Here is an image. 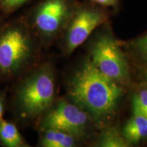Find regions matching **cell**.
<instances>
[{
	"mask_svg": "<svg viewBox=\"0 0 147 147\" xmlns=\"http://www.w3.org/2000/svg\"><path fill=\"white\" fill-rule=\"evenodd\" d=\"M145 79H146V81L147 82V71L145 73Z\"/></svg>",
	"mask_w": 147,
	"mask_h": 147,
	"instance_id": "cell-18",
	"label": "cell"
},
{
	"mask_svg": "<svg viewBox=\"0 0 147 147\" xmlns=\"http://www.w3.org/2000/svg\"><path fill=\"white\" fill-rule=\"evenodd\" d=\"M7 18L8 17H7L6 15L4 14V12H3L2 9H1V6H0V26H1V24L6 20Z\"/></svg>",
	"mask_w": 147,
	"mask_h": 147,
	"instance_id": "cell-17",
	"label": "cell"
},
{
	"mask_svg": "<svg viewBox=\"0 0 147 147\" xmlns=\"http://www.w3.org/2000/svg\"><path fill=\"white\" fill-rule=\"evenodd\" d=\"M9 87L0 90V121L3 119V116L8 108V95Z\"/></svg>",
	"mask_w": 147,
	"mask_h": 147,
	"instance_id": "cell-15",
	"label": "cell"
},
{
	"mask_svg": "<svg viewBox=\"0 0 147 147\" xmlns=\"http://www.w3.org/2000/svg\"><path fill=\"white\" fill-rule=\"evenodd\" d=\"M110 16L107 8L87 0L79 1L59 40L62 53L65 55H71L87 41L95 29L108 23Z\"/></svg>",
	"mask_w": 147,
	"mask_h": 147,
	"instance_id": "cell-5",
	"label": "cell"
},
{
	"mask_svg": "<svg viewBox=\"0 0 147 147\" xmlns=\"http://www.w3.org/2000/svg\"><path fill=\"white\" fill-rule=\"evenodd\" d=\"M131 48L137 56L147 63V34L132 42Z\"/></svg>",
	"mask_w": 147,
	"mask_h": 147,
	"instance_id": "cell-14",
	"label": "cell"
},
{
	"mask_svg": "<svg viewBox=\"0 0 147 147\" xmlns=\"http://www.w3.org/2000/svg\"><path fill=\"white\" fill-rule=\"evenodd\" d=\"M101 32L89 45V57L95 67L105 76L122 85L129 80L126 59L111 33Z\"/></svg>",
	"mask_w": 147,
	"mask_h": 147,
	"instance_id": "cell-7",
	"label": "cell"
},
{
	"mask_svg": "<svg viewBox=\"0 0 147 147\" xmlns=\"http://www.w3.org/2000/svg\"><path fill=\"white\" fill-rule=\"evenodd\" d=\"M65 84L67 96L87 110L97 126L115 115L124 93L122 85L101 72L88 56L69 74Z\"/></svg>",
	"mask_w": 147,
	"mask_h": 147,
	"instance_id": "cell-2",
	"label": "cell"
},
{
	"mask_svg": "<svg viewBox=\"0 0 147 147\" xmlns=\"http://www.w3.org/2000/svg\"><path fill=\"white\" fill-rule=\"evenodd\" d=\"M0 145L3 147H30L13 120L0 121Z\"/></svg>",
	"mask_w": 147,
	"mask_h": 147,
	"instance_id": "cell-9",
	"label": "cell"
},
{
	"mask_svg": "<svg viewBox=\"0 0 147 147\" xmlns=\"http://www.w3.org/2000/svg\"><path fill=\"white\" fill-rule=\"evenodd\" d=\"M44 49L21 15L0 26V84L12 83L43 60Z\"/></svg>",
	"mask_w": 147,
	"mask_h": 147,
	"instance_id": "cell-3",
	"label": "cell"
},
{
	"mask_svg": "<svg viewBox=\"0 0 147 147\" xmlns=\"http://www.w3.org/2000/svg\"><path fill=\"white\" fill-rule=\"evenodd\" d=\"M98 146L104 147H126L129 146L127 141L123 134H121L115 127L108 129L102 133L97 143Z\"/></svg>",
	"mask_w": 147,
	"mask_h": 147,
	"instance_id": "cell-11",
	"label": "cell"
},
{
	"mask_svg": "<svg viewBox=\"0 0 147 147\" xmlns=\"http://www.w3.org/2000/svg\"><path fill=\"white\" fill-rule=\"evenodd\" d=\"M133 111L147 117V89L141 90L134 95L133 99Z\"/></svg>",
	"mask_w": 147,
	"mask_h": 147,
	"instance_id": "cell-12",
	"label": "cell"
},
{
	"mask_svg": "<svg viewBox=\"0 0 147 147\" xmlns=\"http://www.w3.org/2000/svg\"><path fill=\"white\" fill-rule=\"evenodd\" d=\"M8 109L18 125L33 127L57 98L56 69L46 59L11 83Z\"/></svg>",
	"mask_w": 147,
	"mask_h": 147,
	"instance_id": "cell-1",
	"label": "cell"
},
{
	"mask_svg": "<svg viewBox=\"0 0 147 147\" xmlns=\"http://www.w3.org/2000/svg\"><path fill=\"white\" fill-rule=\"evenodd\" d=\"M93 124L94 119L87 110L67 96L57 98L35 129H59L86 140Z\"/></svg>",
	"mask_w": 147,
	"mask_h": 147,
	"instance_id": "cell-6",
	"label": "cell"
},
{
	"mask_svg": "<svg viewBox=\"0 0 147 147\" xmlns=\"http://www.w3.org/2000/svg\"><path fill=\"white\" fill-rule=\"evenodd\" d=\"M38 147H76L84 141L72 134L55 128L46 127L37 130Z\"/></svg>",
	"mask_w": 147,
	"mask_h": 147,
	"instance_id": "cell-8",
	"label": "cell"
},
{
	"mask_svg": "<svg viewBox=\"0 0 147 147\" xmlns=\"http://www.w3.org/2000/svg\"><path fill=\"white\" fill-rule=\"evenodd\" d=\"M123 136L129 144L137 143L147 137V117L134 113L133 117L125 125Z\"/></svg>",
	"mask_w": 147,
	"mask_h": 147,
	"instance_id": "cell-10",
	"label": "cell"
},
{
	"mask_svg": "<svg viewBox=\"0 0 147 147\" xmlns=\"http://www.w3.org/2000/svg\"><path fill=\"white\" fill-rule=\"evenodd\" d=\"M33 0H0V6L7 17Z\"/></svg>",
	"mask_w": 147,
	"mask_h": 147,
	"instance_id": "cell-13",
	"label": "cell"
},
{
	"mask_svg": "<svg viewBox=\"0 0 147 147\" xmlns=\"http://www.w3.org/2000/svg\"><path fill=\"white\" fill-rule=\"evenodd\" d=\"M95 4L104 7V8H113L116 9L118 7L119 0H87Z\"/></svg>",
	"mask_w": 147,
	"mask_h": 147,
	"instance_id": "cell-16",
	"label": "cell"
},
{
	"mask_svg": "<svg viewBox=\"0 0 147 147\" xmlns=\"http://www.w3.org/2000/svg\"><path fill=\"white\" fill-rule=\"evenodd\" d=\"M78 0H37L22 14L28 26L48 49L63 34Z\"/></svg>",
	"mask_w": 147,
	"mask_h": 147,
	"instance_id": "cell-4",
	"label": "cell"
}]
</instances>
